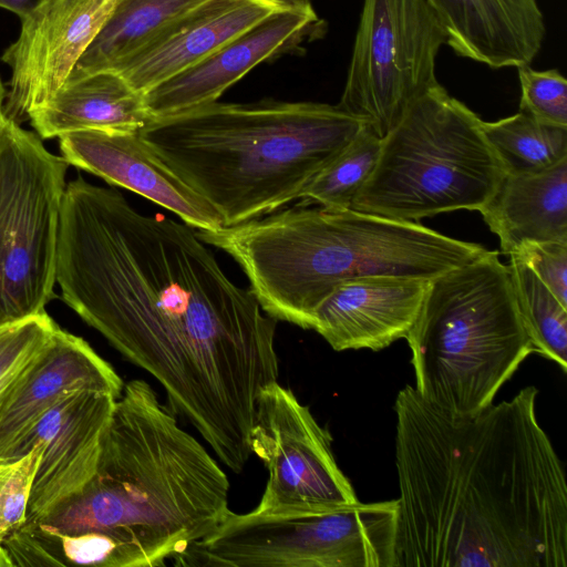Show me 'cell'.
<instances>
[{
  "label": "cell",
  "instance_id": "5bb4252c",
  "mask_svg": "<svg viewBox=\"0 0 567 567\" xmlns=\"http://www.w3.org/2000/svg\"><path fill=\"white\" fill-rule=\"evenodd\" d=\"M117 398L78 391L47 411L24 435L9 461L42 445L25 523L38 522L95 475L104 434Z\"/></svg>",
  "mask_w": 567,
  "mask_h": 567
},
{
  "label": "cell",
  "instance_id": "277c9868",
  "mask_svg": "<svg viewBox=\"0 0 567 567\" xmlns=\"http://www.w3.org/2000/svg\"><path fill=\"white\" fill-rule=\"evenodd\" d=\"M197 234L234 258L267 315L302 329H311L317 307L344 280H432L489 252L419 221L321 206L298 205Z\"/></svg>",
  "mask_w": 567,
  "mask_h": 567
},
{
  "label": "cell",
  "instance_id": "9c48e42d",
  "mask_svg": "<svg viewBox=\"0 0 567 567\" xmlns=\"http://www.w3.org/2000/svg\"><path fill=\"white\" fill-rule=\"evenodd\" d=\"M69 163L39 135L0 118V327L45 311L54 298Z\"/></svg>",
  "mask_w": 567,
  "mask_h": 567
},
{
  "label": "cell",
  "instance_id": "6da1fadb",
  "mask_svg": "<svg viewBox=\"0 0 567 567\" xmlns=\"http://www.w3.org/2000/svg\"><path fill=\"white\" fill-rule=\"evenodd\" d=\"M55 282L85 323L163 386L218 460L244 471L257 396L278 381L277 320L197 230L79 176L62 202Z\"/></svg>",
  "mask_w": 567,
  "mask_h": 567
},
{
  "label": "cell",
  "instance_id": "e0dca14e",
  "mask_svg": "<svg viewBox=\"0 0 567 567\" xmlns=\"http://www.w3.org/2000/svg\"><path fill=\"white\" fill-rule=\"evenodd\" d=\"M431 280L372 276L344 280L313 312L311 329L336 351L382 350L416 321Z\"/></svg>",
  "mask_w": 567,
  "mask_h": 567
},
{
  "label": "cell",
  "instance_id": "7c38bea8",
  "mask_svg": "<svg viewBox=\"0 0 567 567\" xmlns=\"http://www.w3.org/2000/svg\"><path fill=\"white\" fill-rule=\"evenodd\" d=\"M115 0H44L21 20L1 60L11 69L3 114L20 124L64 84Z\"/></svg>",
  "mask_w": 567,
  "mask_h": 567
},
{
  "label": "cell",
  "instance_id": "8fae6325",
  "mask_svg": "<svg viewBox=\"0 0 567 567\" xmlns=\"http://www.w3.org/2000/svg\"><path fill=\"white\" fill-rule=\"evenodd\" d=\"M250 452L268 472L259 512L321 513L359 502L337 464L329 431L278 381L257 396Z\"/></svg>",
  "mask_w": 567,
  "mask_h": 567
},
{
  "label": "cell",
  "instance_id": "d4e9b609",
  "mask_svg": "<svg viewBox=\"0 0 567 567\" xmlns=\"http://www.w3.org/2000/svg\"><path fill=\"white\" fill-rule=\"evenodd\" d=\"M382 138L362 125L348 145L303 189L299 205L349 209L375 168Z\"/></svg>",
  "mask_w": 567,
  "mask_h": 567
},
{
  "label": "cell",
  "instance_id": "4fadbf2b",
  "mask_svg": "<svg viewBox=\"0 0 567 567\" xmlns=\"http://www.w3.org/2000/svg\"><path fill=\"white\" fill-rule=\"evenodd\" d=\"M323 28L310 0H290L207 58L145 92V105L153 118H162L216 102L256 65L321 35Z\"/></svg>",
  "mask_w": 567,
  "mask_h": 567
},
{
  "label": "cell",
  "instance_id": "2e32d148",
  "mask_svg": "<svg viewBox=\"0 0 567 567\" xmlns=\"http://www.w3.org/2000/svg\"><path fill=\"white\" fill-rule=\"evenodd\" d=\"M123 382L115 370L80 337L59 327L18 378L0 412V463L59 402L78 391L120 398Z\"/></svg>",
  "mask_w": 567,
  "mask_h": 567
},
{
  "label": "cell",
  "instance_id": "ba28073f",
  "mask_svg": "<svg viewBox=\"0 0 567 567\" xmlns=\"http://www.w3.org/2000/svg\"><path fill=\"white\" fill-rule=\"evenodd\" d=\"M398 501L329 512L231 511L177 565L247 567H395Z\"/></svg>",
  "mask_w": 567,
  "mask_h": 567
},
{
  "label": "cell",
  "instance_id": "52a82bcc",
  "mask_svg": "<svg viewBox=\"0 0 567 567\" xmlns=\"http://www.w3.org/2000/svg\"><path fill=\"white\" fill-rule=\"evenodd\" d=\"M504 176L482 120L437 83L382 138L375 168L351 209L412 221L478 212Z\"/></svg>",
  "mask_w": 567,
  "mask_h": 567
},
{
  "label": "cell",
  "instance_id": "44dd1931",
  "mask_svg": "<svg viewBox=\"0 0 567 567\" xmlns=\"http://www.w3.org/2000/svg\"><path fill=\"white\" fill-rule=\"evenodd\" d=\"M153 120L143 94L114 71L68 79L29 115L41 138L86 130L140 131Z\"/></svg>",
  "mask_w": 567,
  "mask_h": 567
},
{
  "label": "cell",
  "instance_id": "4dcf8cb0",
  "mask_svg": "<svg viewBox=\"0 0 567 567\" xmlns=\"http://www.w3.org/2000/svg\"><path fill=\"white\" fill-rule=\"evenodd\" d=\"M6 95H7V92H6L4 85L0 78V118L3 115V105H4Z\"/></svg>",
  "mask_w": 567,
  "mask_h": 567
},
{
  "label": "cell",
  "instance_id": "5b68a950",
  "mask_svg": "<svg viewBox=\"0 0 567 567\" xmlns=\"http://www.w3.org/2000/svg\"><path fill=\"white\" fill-rule=\"evenodd\" d=\"M363 123L337 105L213 102L154 118L145 145L221 215L224 226L299 199Z\"/></svg>",
  "mask_w": 567,
  "mask_h": 567
},
{
  "label": "cell",
  "instance_id": "4316f807",
  "mask_svg": "<svg viewBox=\"0 0 567 567\" xmlns=\"http://www.w3.org/2000/svg\"><path fill=\"white\" fill-rule=\"evenodd\" d=\"M42 445L34 443L23 456L0 463V543L27 520L33 478Z\"/></svg>",
  "mask_w": 567,
  "mask_h": 567
},
{
  "label": "cell",
  "instance_id": "3957f363",
  "mask_svg": "<svg viewBox=\"0 0 567 567\" xmlns=\"http://www.w3.org/2000/svg\"><path fill=\"white\" fill-rule=\"evenodd\" d=\"M229 482L144 380L116 400L95 475L38 520L62 533L96 530L121 567H155L210 534L230 512Z\"/></svg>",
  "mask_w": 567,
  "mask_h": 567
},
{
  "label": "cell",
  "instance_id": "83f0119b",
  "mask_svg": "<svg viewBox=\"0 0 567 567\" xmlns=\"http://www.w3.org/2000/svg\"><path fill=\"white\" fill-rule=\"evenodd\" d=\"M520 85L519 111L539 122L567 127V81L557 70L538 71L517 66Z\"/></svg>",
  "mask_w": 567,
  "mask_h": 567
},
{
  "label": "cell",
  "instance_id": "484cf974",
  "mask_svg": "<svg viewBox=\"0 0 567 567\" xmlns=\"http://www.w3.org/2000/svg\"><path fill=\"white\" fill-rule=\"evenodd\" d=\"M56 328L45 311L0 327V412L20 374Z\"/></svg>",
  "mask_w": 567,
  "mask_h": 567
},
{
  "label": "cell",
  "instance_id": "d6986e66",
  "mask_svg": "<svg viewBox=\"0 0 567 567\" xmlns=\"http://www.w3.org/2000/svg\"><path fill=\"white\" fill-rule=\"evenodd\" d=\"M290 0H205L118 71L144 94L210 55Z\"/></svg>",
  "mask_w": 567,
  "mask_h": 567
},
{
  "label": "cell",
  "instance_id": "ffe728a7",
  "mask_svg": "<svg viewBox=\"0 0 567 567\" xmlns=\"http://www.w3.org/2000/svg\"><path fill=\"white\" fill-rule=\"evenodd\" d=\"M504 255L532 241H567V159L530 174H505L478 210Z\"/></svg>",
  "mask_w": 567,
  "mask_h": 567
},
{
  "label": "cell",
  "instance_id": "7a4b0ae2",
  "mask_svg": "<svg viewBox=\"0 0 567 567\" xmlns=\"http://www.w3.org/2000/svg\"><path fill=\"white\" fill-rule=\"evenodd\" d=\"M537 395L457 417L398 392L395 567H567L565 468Z\"/></svg>",
  "mask_w": 567,
  "mask_h": 567
},
{
  "label": "cell",
  "instance_id": "7402d4cb",
  "mask_svg": "<svg viewBox=\"0 0 567 567\" xmlns=\"http://www.w3.org/2000/svg\"><path fill=\"white\" fill-rule=\"evenodd\" d=\"M205 0H115L68 79L100 71L117 72Z\"/></svg>",
  "mask_w": 567,
  "mask_h": 567
},
{
  "label": "cell",
  "instance_id": "ac0fdd59",
  "mask_svg": "<svg viewBox=\"0 0 567 567\" xmlns=\"http://www.w3.org/2000/svg\"><path fill=\"white\" fill-rule=\"evenodd\" d=\"M460 56L492 69L529 64L546 29L537 0H427Z\"/></svg>",
  "mask_w": 567,
  "mask_h": 567
},
{
  "label": "cell",
  "instance_id": "603a6c76",
  "mask_svg": "<svg viewBox=\"0 0 567 567\" xmlns=\"http://www.w3.org/2000/svg\"><path fill=\"white\" fill-rule=\"evenodd\" d=\"M482 130L505 174L537 173L567 159V127L539 122L524 112L482 121Z\"/></svg>",
  "mask_w": 567,
  "mask_h": 567
},
{
  "label": "cell",
  "instance_id": "cb8c5ba5",
  "mask_svg": "<svg viewBox=\"0 0 567 567\" xmlns=\"http://www.w3.org/2000/svg\"><path fill=\"white\" fill-rule=\"evenodd\" d=\"M513 289L534 353L567 371V307L519 259L509 256Z\"/></svg>",
  "mask_w": 567,
  "mask_h": 567
},
{
  "label": "cell",
  "instance_id": "8992f818",
  "mask_svg": "<svg viewBox=\"0 0 567 567\" xmlns=\"http://www.w3.org/2000/svg\"><path fill=\"white\" fill-rule=\"evenodd\" d=\"M414 389L457 417L491 405L534 348L498 251L431 280L405 337Z\"/></svg>",
  "mask_w": 567,
  "mask_h": 567
},
{
  "label": "cell",
  "instance_id": "f546056e",
  "mask_svg": "<svg viewBox=\"0 0 567 567\" xmlns=\"http://www.w3.org/2000/svg\"><path fill=\"white\" fill-rule=\"evenodd\" d=\"M43 1L44 0H0V8L13 12L22 20Z\"/></svg>",
  "mask_w": 567,
  "mask_h": 567
},
{
  "label": "cell",
  "instance_id": "30bf717a",
  "mask_svg": "<svg viewBox=\"0 0 567 567\" xmlns=\"http://www.w3.org/2000/svg\"><path fill=\"white\" fill-rule=\"evenodd\" d=\"M446 34L427 0H363L338 106L380 138L439 82Z\"/></svg>",
  "mask_w": 567,
  "mask_h": 567
},
{
  "label": "cell",
  "instance_id": "9a60e30c",
  "mask_svg": "<svg viewBox=\"0 0 567 567\" xmlns=\"http://www.w3.org/2000/svg\"><path fill=\"white\" fill-rule=\"evenodd\" d=\"M58 138L69 165L145 197L195 229L224 226L218 210L171 171L138 131L86 130Z\"/></svg>",
  "mask_w": 567,
  "mask_h": 567
},
{
  "label": "cell",
  "instance_id": "f1b7e54d",
  "mask_svg": "<svg viewBox=\"0 0 567 567\" xmlns=\"http://www.w3.org/2000/svg\"><path fill=\"white\" fill-rule=\"evenodd\" d=\"M567 307V241H532L513 254Z\"/></svg>",
  "mask_w": 567,
  "mask_h": 567
}]
</instances>
